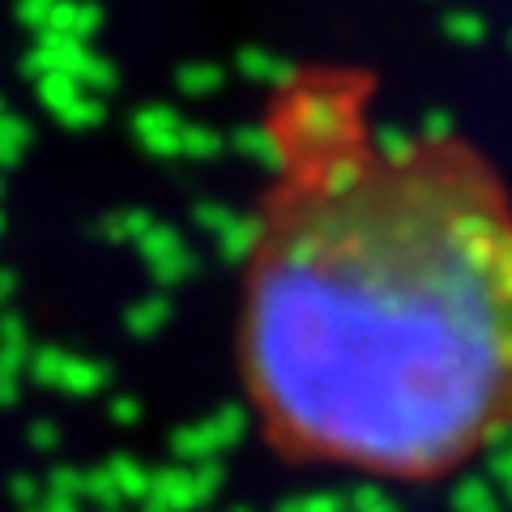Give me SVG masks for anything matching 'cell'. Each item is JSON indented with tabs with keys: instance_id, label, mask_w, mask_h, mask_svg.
I'll use <instances>...</instances> for the list:
<instances>
[{
	"instance_id": "obj_1",
	"label": "cell",
	"mask_w": 512,
	"mask_h": 512,
	"mask_svg": "<svg viewBox=\"0 0 512 512\" xmlns=\"http://www.w3.org/2000/svg\"><path fill=\"white\" fill-rule=\"evenodd\" d=\"M261 141L235 359L265 448L380 483L466 470L512 427L500 163L453 128H384L359 64H295Z\"/></svg>"
}]
</instances>
